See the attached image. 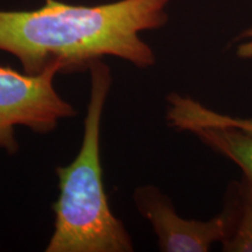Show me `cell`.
Wrapping results in <instances>:
<instances>
[{
    "label": "cell",
    "instance_id": "1",
    "mask_svg": "<svg viewBox=\"0 0 252 252\" xmlns=\"http://www.w3.org/2000/svg\"><path fill=\"white\" fill-rule=\"evenodd\" d=\"M171 0H118L87 6L47 0L32 11L0 9V50L39 75L58 65L62 74L89 70L94 61L115 56L139 69L156 64L140 33L162 27Z\"/></svg>",
    "mask_w": 252,
    "mask_h": 252
},
{
    "label": "cell",
    "instance_id": "2",
    "mask_svg": "<svg viewBox=\"0 0 252 252\" xmlns=\"http://www.w3.org/2000/svg\"><path fill=\"white\" fill-rule=\"evenodd\" d=\"M88 71L90 96L83 139L76 158L56 167L59 196L53 204L54 231L46 252H131L133 241L110 208L100 161V128L112 72L103 60L94 61Z\"/></svg>",
    "mask_w": 252,
    "mask_h": 252
},
{
    "label": "cell",
    "instance_id": "3",
    "mask_svg": "<svg viewBox=\"0 0 252 252\" xmlns=\"http://www.w3.org/2000/svg\"><path fill=\"white\" fill-rule=\"evenodd\" d=\"M58 74H61L58 65L39 75L0 65V150L9 156L18 153L17 127L46 134L54 131L63 119L77 115L56 90Z\"/></svg>",
    "mask_w": 252,
    "mask_h": 252
},
{
    "label": "cell",
    "instance_id": "4",
    "mask_svg": "<svg viewBox=\"0 0 252 252\" xmlns=\"http://www.w3.org/2000/svg\"><path fill=\"white\" fill-rule=\"evenodd\" d=\"M133 201L152 225L158 247L163 252H207L231 234L234 209L229 200L219 215L207 220L181 217L171 198L152 185L135 189Z\"/></svg>",
    "mask_w": 252,
    "mask_h": 252
},
{
    "label": "cell",
    "instance_id": "5",
    "mask_svg": "<svg viewBox=\"0 0 252 252\" xmlns=\"http://www.w3.org/2000/svg\"><path fill=\"white\" fill-rule=\"evenodd\" d=\"M166 117L172 127L190 132L208 147L228 158L252 184V133L214 121L203 104L176 93L167 97Z\"/></svg>",
    "mask_w": 252,
    "mask_h": 252
},
{
    "label": "cell",
    "instance_id": "6",
    "mask_svg": "<svg viewBox=\"0 0 252 252\" xmlns=\"http://www.w3.org/2000/svg\"><path fill=\"white\" fill-rule=\"evenodd\" d=\"M228 200L234 209L231 234L223 242L224 252H252V184L244 176L235 181Z\"/></svg>",
    "mask_w": 252,
    "mask_h": 252
},
{
    "label": "cell",
    "instance_id": "7",
    "mask_svg": "<svg viewBox=\"0 0 252 252\" xmlns=\"http://www.w3.org/2000/svg\"><path fill=\"white\" fill-rule=\"evenodd\" d=\"M206 112L210 118L214 119V121L222 123V124L235 126V127H238L241 128V130L249 132V133H252V118L250 119V118L231 117V116L222 115V113L214 111V110L207 108V106H206Z\"/></svg>",
    "mask_w": 252,
    "mask_h": 252
},
{
    "label": "cell",
    "instance_id": "8",
    "mask_svg": "<svg viewBox=\"0 0 252 252\" xmlns=\"http://www.w3.org/2000/svg\"><path fill=\"white\" fill-rule=\"evenodd\" d=\"M236 53L239 59L252 60V28L239 35V43Z\"/></svg>",
    "mask_w": 252,
    "mask_h": 252
}]
</instances>
